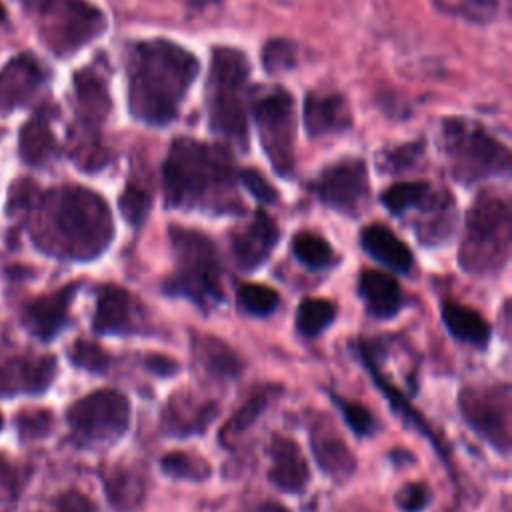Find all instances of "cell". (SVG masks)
Instances as JSON below:
<instances>
[{
	"mask_svg": "<svg viewBox=\"0 0 512 512\" xmlns=\"http://www.w3.org/2000/svg\"><path fill=\"white\" fill-rule=\"evenodd\" d=\"M46 80L40 62L30 54H18L0 68V114H8L34 98Z\"/></svg>",
	"mask_w": 512,
	"mask_h": 512,
	"instance_id": "5bb4252c",
	"label": "cell"
},
{
	"mask_svg": "<svg viewBox=\"0 0 512 512\" xmlns=\"http://www.w3.org/2000/svg\"><path fill=\"white\" fill-rule=\"evenodd\" d=\"M26 212L36 246L52 256L92 260L114 238L106 200L84 186H58L38 194Z\"/></svg>",
	"mask_w": 512,
	"mask_h": 512,
	"instance_id": "6da1fadb",
	"label": "cell"
},
{
	"mask_svg": "<svg viewBox=\"0 0 512 512\" xmlns=\"http://www.w3.org/2000/svg\"><path fill=\"white\" fill-rule=\"evenodd\" d=\"M264 66L268 72L276 74V72H284L288 68L294 66L296 56H294V46L286 40H270L264 46V54H262Z\"/></svg>",
	"mask_w": 512,
	"mask_h": 512,
	"instance_id": "b9f144b4",
	"label": "cell"
},
{
	"mask_svg": "<svg viewBox=\"0 0 512 512\" xmlns=\"http://www.w3.org/2000/svg\"><path fill=\"white\" fill-rule=\"evenodd\" d=\"M0 428H2V416H0Z\"/></svg>",
	"mask_w": 512,
	"mask_h": 512,
	"instance_id": "f5cc1de1",
	"label": "cell"
},
{
	"mask_svg": "<svg viewBox=\"0 0 512 512\" xmlns=\"http://www.w3.org/2000/svg\"><path fill=\"white\" fill-rule=\"evenodd\" d=\"M170 238L178 268L168 278L164 290L186 296L200 306L216 304L222 298V288L216 250L210 238L198 230L180 226L170 228Z\"/></svg>",
	"mask_w": 512,
	"mask_h": 512,
	"instance_id": "8992f818",
	"label": "cell"
},
{
	"mask_svg": "<svg viewBox=\"0 0 512 512\" xmlns=\"http://www.w3.org/2000/svg\"><path fill=\"white\" fill-rule=\"evenodd\" d=\"M106 496L120 512L138 508L146 496V468L140 464H122L106 476Z\"/></svg>",
	"mask_w": 512,
	"mask_h": 512,
	"instance_id": "603a6c76",
	"label": "cell"
},
{
	"mask_svg": "<svg viewBox=\"0 0 512 512\" xmlns=\"http://www.w3.org/2000/svg\"><path fill=\"white\" fill-rule=\"evenodd\" d=\"M270 456H272V466L268 472L270 482L276 488L290 494L304 490V486L310 480V472L300 446L288 436L274 434L270 438Z\"/></svg>",
	"mask_w": 512,
	"mask_h": 512,
	"instance_id": "d6986e66",
	"label": "cell"
},
{
	"mask_svg": "<svg viewBox=\"0 0 512 512\" xmlns=\"http://www.w3.org/2000/svg\"><path fill=\"white\" fill-rule=\"evenodd\" d=\"M192 354L196 364L210 378H236L242 372V362L236 352L220 338L198 334L192 342Z\"/></svg>",
	"mask_w": 512,
	"mask_h": 512,
	"instance_id": "d4e9b609",
	"label": "cell"
},
{
	"mask_svg": "<svg viewBox=\"0 0 512 512\" xmlns=\"http://www.w3.org/2000/svg\"><path fill=\"white\" fill-rule=\"evenodd\" d=\"M434 194L428 182H398L382 192V202L392 214L402 216L412 208H424Z\"/></svg>",
	"mask_w": 512,
	"mask_h": 512,
	"instance_id": "4dcf8cb0",
	"label": "cell"
},
{
	"mask_svg": "<svg viewBox=\"0 0 512 512\" xmlns=\"http://www.w3.org/2000/svg\"><path fill=\"white\" fill-rule=\"evenodd\" d=\"M500 2L502 0H434L440 12L464 18L474 24H486L498 18Z\"/></svg>",
	"mask_w": 512,
	"mask_h": 512,
	"instance_id": "e575fe53",
	"label": "cell"
},
{
	"mask_svg": "<svg viewBox=\"0 0 512 512\" xmlns=\"http://www.w3.org/2000/svg\"><path fill=\"white\" fill-rule=\"evenodd\" d=\"M360 294L366 308L378 318H392L402 304L398 282L380 270H364L360 274Z\"/></svg>",
	"mask_w": 512,
	"mask_h": 512,
	"instance_id": "4316f807",
	"label": "cell"
},
{
	"mask_svg": "<svg viewBox=\"0 0 512 512\" xmlns=\"http://www.w3.org/2000/svg\"><path fill=\"white\" fill-rule=\"evenodd\" d=\"M442 140L450 172L462 184L510 170L508 148L472 120L446 118L442 122Z\"/></svg>",
	"mask_w": 512,
	"mask_h": 512,
	"instance_id": "5b68a950",
	"label": "cell"
},
{
	"mask_svg": "<svg viewBox=\"0 0 512 512\" xmlns=\"http://www.w3.org/2000/svg\"><path fill=\"white\" fill-rule=\"evenodd\" d=\"M16 428L22 440L44 438L52 430V414L44 408L24 410L16 418Z\"/></svg>",
	"mask_w": 512,
	"mask_h": 512,
	"instance_id": "ab89813d",
	"label": "cell"
},
{
	"mask_svg": "<svg viewBox=\"0 0 512 512\" xmlns=\"http://www.w3.org/2000/svg\"><path fill=\"white\" fill-rule=\"evenodd\" d=\"M360 356H362V360H364V364H366V368L370 370V374L374 376V382L380 386V390H382V394L388 398V402H390V406H392V410L402 418V422L404 424H408V426H412L414 430H418L420 434H424L428 440H430V444H434V448L438 450V454L442 456V458H446V452H444V448L438 444V440L434 438V434H432V430L428 428V424H426V420L406 402V398L388 382V380H384V376L378 372V368L374 366V362H372V350H370V346H368V342H362V346H360Z\"/></svg>",
	"mask_w": 512,
	"mask_h": 512,
	"instance_id": "83f0119b",
	"label": "cell"
},
{
	"mask_svg": "<svg viewBox=\"0 0 512 512\" xmlns=\"http://www.w3.org/2000/svg\"><path fill=\"white\" fill-rule=\"evenodd\" d=\"M146 368L150 370V372H154L156 376H172L174 372H178L180 370V366H178V362L176 360H172V358H168V356H160V354H150V356H146Z\"/></svg>",
	"mask_w": 512,
	"mask_h": 512,
	"instance_id": "7dc6e473",
	"label": "cell"
},
{
	"mask_svg": "<svg viewBox=\"0 0 512 512\" xmlns=\"http://www.w3.org/2000/svg\"><path fill=\"white\" fill-rule=\"evenodd\" d=\"M218 416V402L198 398L192 392H176L162 410V430L170 436H190L204 432Z\"/></svg>",
	"mask_w": 512,
	"mask_h": 512,
	"instance_id": "9a60e30c",
	"label": "cell"
},
{
	"mask_svg": "<svg viewBox=\"0 0 512 512\" xmlns=\"http://www.w3.org/2000/svg\"><path fill=\"white\" fill-rule=\"evenodd\" d=\"M508 240V204L498 196H480L468 212L466 240L460 248V266L474 274L492 272L506 260Z\"/></svg>",
	"mask_w": 512,
	"mask_h": 512,
	"instance_id": "52a82bcc",
	"label": "cell"
},
{
	"mask_svg": "<svg viewBox=\"0 0 512 512\" xmlns=\"http://www.w3.org/2000/svg\"><path fill=\"white\" fill-rule=\"evenodd\" d=\"M442 320L446 324V328L464 342L476 344V346H484L490 338V324L486 322V318L464 306L458 302H444L442 304Z\"/></svg>",
	"mask_w": 512,
	"mask_h": 512,
	"instance_id": "f1b7e54d",
	"label": "cell"
},
{
	"mask_svg": "<svg viewBox=\"0 0 512 512\" xmlns=\"http://www.w3.org/2000/svg\"><path fill=\"white\" fill-rule=\"evenodd\" d=\"M70 360L88 372H104L110 364L108 354L98 344L88 342V340H78L72 346Z\"/></svg>",
	"mask_w": 512,
	"mask_h": 512,
	"instance_id": "60d3db41",
	"label": "cell"
},
{
	"mask_svg": "<svg viewBox=\"0 0 512 512\" xmlns=\"http://www.w3.org/2000/svg\"><path fill=\"white\" fill-rule=\"evenodd\" d=\"M4 16H6V12H4V6H2V4H0V22H2V20H4Z\"/></svg>",
	"mask_w": 512,
	"mask_h": 512,
	"instance_id": "f907efd6",
	"label": "cell"
},
{
	"mask_svg": "<svg viewBox=\"0 0 512 512\" xmlns=\"http://www.w3.org/2000/svg\"><path fill=\"white\" fill-rule=\"evenodd\" d=\"M196 74L198 58L172 40L152 38L130 44L126 50L130 114L150 126L172 122Z\"/></svg>",
	"mask_w": 512,
	"mask_h": 512,
	"instance_id": "7a4b0ae2",
	"label": "cell"
},
{
	"mask_svg": "<svg viewBox=\"0 0 512 512\" xmlns=\"http://www.w3.org/2000/svg\"><path fill=\"white\" fill-rule=\"evenodd\" d=\"M44 0H22V6L26 8V10H30V12H36V8L42 4Z\"/></svg>",
	"mask_w": 512,
	"mask_h": 512,
	"instance_id": "681fc988",
	"label": "cell"
},
{
	"mask_svg": "<svg viewBox=\"0 0 512 512\" xmlns=\"http://www.w3.org/2000/svg\"><path fill=\"white\" fill-rule=\"evenodd\" d=\"M248 78L250 64L244 52L230 46L212 50L206 106L212 132L246 146L248 142Z\"/></svg>",
	"mask_w": 512,
	"mask_h": 512,
	"instance_id": "277c9868",
	"label": "cell"
},
{
	"mask_svg": "<svg viewBox=\"0 0 512 512\" xmlns=\"http://www.w3.org/2000/svg\"><path fill=\"white\" fill-rule=\"evenodd\" d=\"M160 468L176 478V480H188V482H202L210 476V464L198 456V454H188L182 450L168 452L160 460Z\"/></svg>",
	"mask_w": 512,
	"mask_h": 512,
	"instance_id": "836d02e7",
	"label": "cell"
},
{
	"mask_svg": "<svg viewBox=\"0 0 512 512\" xmlns=\"http://www.w3.org/2000/svg\"><path fill=\"white\" fill-rule=\"evenodd\" d=\"M240 306L254 316H268L276 310L280 298L278 292L264 284H244L238 290Z\"/></svg>",
	"mask_w": 512,
	"mask_h": 512,
	"instance_id": "8d00e7d4",
	"label": "cell"
},
{
	"mask_svg": "<svg viewBox=\"0 0 512 512\" xmlns=\"http://www.w3.org/2000/svg\"><path fill=\"white\" fill-rule=\"evenodd\" d=\"M362 248L376 258L378 262L386 264L392 270L408 272L412 268V252L410 248L384 224H370L362 230Z\"/></svg>",
	"mask_w": 512,
	"mask_h": 512,
	"instance_id": "cb8c5ba5",
	"label": "cell"
},
{
	"mask_svg": "<svg viewBox=\"0 0 512 512\" xmlns=\"http://www.w3.org/2000/svg\"><path fill=\"white\" fill-rule=\"evenodd\" d=\"M118 206H120V212L126 218V222H130L134 228H138L148 218L152 198L144 188H140L136 184H128L124 188V192L120 194Z\"/></svg>",
	"mask_w": 512,
	"mask_h": 512,
	"instance_id": "74e56055",
	"label": "cell"
},
{
	"mask_svg": "<svg viewBox=\"0 0 512 512\" xmlns=\"http://www.w3.org/2000/svg\"><path fill=\"white\" fill-rule=\"evenodd\" d=\"M70 428L84 440L110 442L120 438L130 426L128 398L110 388L94 390L68 408Z\"/></svg>",
	"mask_w": 512,
	"mask_h": 512,
	"instance_id": "30bf717a",
	"label": "cell"
},
{
	"mask_svg": "<svg viewBox=\"0 0 512 512\" xmlns=\"http://www.w3.org/2000/svg\"><path fill=\"white\" fill-rule=\"evenodd\" d=\"M238 180L244 184V188H246L252 196H256V200L266 202V204H272V202L278 200V192L274 190L272 184H268V180H266L260 172L250 170V168L240 170V172H238Z\"/></svg>",
	"mask_w": 512,
	"mask_h": 512,
	"instance_id": "ee69618b",
	"label": "cell"
},
{
	"mask_svg": "<svg viewBox=\"0 0 512 512\" xmlns=\"http://www.w3.org/2000/svg\"><path fill=\"white\" fill-rule=\"evenodd\" d=\"M76 288V284H68L52 294L28 302L22 314L24 326L42 340L56 336L68 320V310L74 300Z\"/></svg>",
	"mask_w": 512,
	"mask_h": 512,
	"instance_id": "ac0fdd59",
	"label": "cell"
},
{
	"mask_svg": "<svg viewBox=\"0 0 512 512\" xmlns=\"http://www.w3.org/2000/svg\"><path fill=\"white\" fill-rule=\"evenodd\" d=\"M428 500H430V494H428L426 486L424 484H416V482L406 484L396 494V504L404 512H420V510L426 508Z\"/></svg>",
	"mask_w": 512,
	"mask_h": 512,
	"instance_id": "f6af8a7d",
	"label": "cell"
},
{
	"mask_svg": "<svg viewBox=\"0 0 512 512\" xmlns=\"http://www.w3.org/2000/svg\"><path fill=\"white\" fill-rule=\"evenodd\" d=\"M164 190L170 206L238 210L234 184L238 172L226 148L194 138H176L168 150Z\"/></svg>",
	"mask_w": 512,
	"mask_h": 512,
	"instance_id": "3957f363",
	"label": "cell"
},
{
	"mask_svg": "<svg viewBox=\"0 0 512 512\" xmlns=\"http://www.w3.org/2000/svg\"><path fill=\"white\" fill-rule=\"evenodd\" d=\"M256 512H288L284 506H280L278 502H264L258 506Z\"/></svg>",
	"mask_w": 512,
	"mask_h": 512,
	"instance_id": "c3c4849f",
	"label": "cell"
},
{
	"mask_svg": "<svg viewBox=\"0 0 512 512\" xmlns=\"http://www.w3.org/2000/svg\"><path fill=\"white\" fill-rule=\"evenodd\" d=\"M58 512H92V502L80 492H66L58 498Z\"/></svg>",
	"mask_w": 512,
	"mask_h": 512,
	"instance_id": "bcb514c9",
	"label": "cell"
},
{
	"mask_svg": "<svg viewBox=\"0 0 512 512\" xmlns=\"http://www.w3.org/2000/svg\"><path fill=\"white\" fill-rule=\"evenodd\" d=\"M74 102L82 124L98 128L110 112V92L106 80L94 70L84 68L74 74Z\"/></svg>",
	"mask_w": 512,
	"mask_h": 512,
	"instance_id": "44dd1931",
	"label": "cell"
},
{
	"mask_svg": "<svg viewBox=\"0 0 512 512\" xmlns=\"http://www.w3.org/2000/svg\"><path fill=\"white\" fill-rule=\"evenodd\" d=\"M206 2H216V0H194V4H206Z\"/></svg>",
	"mask_w": 512,
	"mask_h": 512,
	"instance_id": "816d5d0a",
	"label": "cell"
},
{
	"mask_svg": "<svg viewBox=\"0 0 512 512\" xmlns=\"http://www.w3.org/2000/svg\"><path fill=\"white\" fill-rule=\"evenodd\" d=\"M310 444H312V452H314V458H316L318 466L330 478L342 482V480H346L354 474L356 458L338 434L316 426L312 430Z\"/></svg>",
	"mask_w": 512,
	"mask_h": 512,
	"instance_id": "7402d4cb",
	"label": "cell"
},
{
	"mask_svg": "<svg viewBox=\"0 0 512 512\" xmlns=\"http://www.w3.org/2000/svg\"><path fill=\"white\" fill-rule=\"evenodd\" d=\"M304 126L314 138L342 134L352 126V112L340 94H310L304 102Z\"/></svg>",
	"mask_w": 512,
	"mask_h": 512,
	"instance_id": "ffe728a7",
	"label": "cell"
},
{
	"mask_svg": "<svg viewBox=\"0 0 512 512\" xmlns=\"http://www.w3.org/2000/svg\"><path fill=\"white\" fill-rule=\"evenodd\" d=\"M336 308L322 298H306L296 310V328L302 336H318L334 320Z\"/></svg>",
	"mask_w": 512,
	"mask_h": 512,
	"instance_id": "d6a6232c",
	"label": "cell"
},
{
	"mask_svg": "<svg viewBox=\"0 0 512 512\" xmlns=\"http://www.w3.org/2000/svg\"><path fill=\"white\" fill-rule=\"evenodd\" d=\"M468 426L498 452L510 450V390L508 386L464 388L458 398Z\"/></svg>",
	"mask_w": 512,
	"mask_h": 512,
	"instance_id": "8fae6325",
	"label": "cell"
},
{
	"mask_svg": "<svg viewBox=\"0 0 512 512\" xmlns=\"http://www.w3.org/2000/svg\"><path fill=\"white\" fill-rule=\"evenodd\" d=\"M34 14L40 40L56 56L78 52L106 28V16L88 0H44Z\"/></svg>",
	"mask_w": 512,
	"mask_h": 512,
	"instance_id": "ba28073f",
	"label": "cell"
},
{
	"mask_svg": "<svg viewBox=\"0 0 512 512\" xmlns=\"http://www.w3.org/2000/svg\"><path fill=\"white\" fill-rule=\"evenodd\" d=\"M20 158L30 166H44L56 152V138L46 112L26 120L18 134Z\"/></svg>",
	"mask_w": 512,
	"mask_h": 512,
	"instance_id": "484cf974",
	"label": "cell"
},
{
	"mask_svg": "<svg viewBox=\"0 0 512 512\" xmlns=\"http://www.w3.org/2000/svg\"><path fill=\"white\" fill-rule=\"evenodd\" d=\"M54 356H22L0 364V396L42 394L54 380Z\"/></svg>",
	"mask_w": 512,
	"mask_h": 512,
	"instance_id": "e0dca14e",
	"label": "cell"
},
{
	"mask_svg": "<svg viewBox=\"0 0 512 512\" xmlns=\"http://www.w3.org/2000/svg\"><path fill=\"white\" fill-rule=\"evenodd\" d=\"M268 400H270V392H266V390L254 392V394L228 418V422L224 424V428H222V432H220V442H222V444H230V442H234L240 434H244V432L256 422V418L264 412Z\"/></svg>",
	"mask_w": 512,
	"mask_h": 512,
	"instance_id": "1f68e13d",
	"label": "cell"
},
{
	"mask_svg": "<svg viewBox=\"0 0 512 512\" xmlns=\"http://www.w3.org/2000/svg\"><path fill=\"white\" fill-rule=\"evenodd\" d=\"M276 242V222L264 210H258L250 222H246L232 234L234 260L242 270H256L266 262Z\"/></svg>",
	"mask_w": 512,
	"mask_h": 512,
	"instance_id": "2e32d148",
	"label": "cell"
},
{
	"mask_svg": "<svg viewBox=\"0 0 512 512\" xmlns=\"http://www.w3.org/2000/svg\"><path fill=\"white\" fill-rule=\"evenodd\" d=\"M94 330L100 334H142L146 330L144 306L120 286H102L96 300Z\"/></svg>",
	"mask_w": 512,
	"mask_h": 512,
	"instance_id": "4fadbf2b",
	"label": "cell"
},
{
	"mask_svg": "<svg viewBox=\"0 0 512 512\" xmlns=\"http://www.w3.org/2000/svg\"><path fill=\"white\" fill-rule=\"evenodd\" d=\"M292 250L302 264H306L308 268H314V270L328 268L334 262V252H332L330 244L322 236L312 234V232L296 234L292 240Z\"/></svg>",
	"mask_w": 512,
	"mask_h": 512,
	"instance_id": "d590c367",
	"label": "cell"
},
{
	"mask_svg": "<svg viewBox=\"0 0 512 512\" xmlns=\"http://www.w3.org/2000/svg\"><path fill=\"white\" fill-rule=\"evenodd\" d=\"M422 148H424L422 142H412V144H404V146L386 150V152H382L380 168L386 172H402L420 158Z\"/></svg>",
	"mask_w": 512,
	"mask_h": 512,
	"instance_id": "7bdbcfd3",
	"label": "cell"
},
{
	"mask_svg": "<svg viewBox=\"0 0 512 512\" xmlns=\"http://www.w3.org/2000/svg\"><path fill=\"white\" fill-rule=\"evenodd\" d=\"M68 154L76 162L78 168L86 172L102 170L108 164V150L96 134L94 126L78 124L68 134Z\"/></svg>",
	"mask_w": 512,
	"mask_h": 512,
	"instance_id": "f546056e",
	"label": "cell"
},
{
	"mask_svg": "<svg viewBox=\"0 0 512 512\" xmlns=\"http://www.w3.org/2000/svg\"><path fill=\"white\" fill-rule=\"evenodd\" d=\"M334 404L340 408L346 424L352 428L354 434L358 436H370L376 430V422L374 416L370 414V410H366L362 404L352 402V400H344L340 396H332Z\"/></svg>",
	"mask_w": 512,
	"mask_h": 512,
	"instance_id": "f35d334b",
	"label": "cell"
},
{
	"mask_svg": "<svg viewBox=\"0 0 512 512\" xmlns=\"http://www.w3.org/2000/svg\"><path fill=\"white\" fill-rule=\"evenodd\" d=\"M254 118L258 126V136L262 148L280 176H292L296 156V120H294V100L290 92L282 88H272L254 102Z\"/></svg>",
	"mask_w": 512,
	"mask_h": 512,
	"instance_id": "9c48e42d",
	"label": "cell"
},
{
	"mask_svg": "<svg viewBox=\"0 0 512 512\" xmlns=\"http://www.w3.org/2000/svg\"><path fill=\"white\" fill-rule=\"evenodd\" d=\"M314 190L326 206L346 216H358L370 198L366 164L358 158L340 160L318 176Z\"/></svg>",
	"mask_w": 512,
	"mask_h": 512,
	"instance_id": "7c38bea8",
	"label": "cell"
}]
</instances>
